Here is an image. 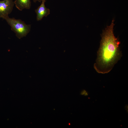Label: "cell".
Returning <instances> with one entry per match:
<instances>
[{
	"instance_id": "obj_6",
	"label": "cell",
	"mask_w": 128,
	"mask_h": 128,
	"mask_svg": "<svg viewBox=\"0 0 128 128\" xmlns=\"http://www.w3.org/2000/svg\"><path fill=\"white\" fill-rule=\"evenodd\" d=\"M34 2L36 3L37 2H41L42 0H32Z\"/></svg>"
},
{
	"instance_id": "obj_2",
	"label": "cell",
	"mask_w": 128,
	"mask_h": 128,
	"mask_svg": "<svg viewBox=\"0 0 128 128\" xmlns=\"http://www.w3.org/2000/svg\"><path fill=\"white\" fill-rule=\"evenodd\" d=\"M10 26L11 30L16 34L17 37L20 39L26 37L30 32L31 24H27L21 19L10 18L8 16L4 19Z\"/></svg>"
},
{
	"instance_id": "obj_5",
	"label": "cell",
	"mask_w": 128,
	"mask_h": 128,
	"mask_svg": "<svg viewBox=\"0 0 128 128\" xmlns=\"http://www.w3.org/2000/svg\"><path fill=\"white\" fill-rule=\"evenodd\" d=\"M14 3L16 7L20 11L24 9H29L31 7L30 0H15Z\"/></svg>"
},
{
	"instance_id": "obj_3",
	"label": "cell",
	"mask_w": 128,
	"mask_h": 128,
	"mask_svg": "<svg viewBox=\"0 0 128 128\" xmlns=\"http://www.w3.org/2000/svg\"><path fill=\"white\" fill-rule=\"evenodd\" d=\"M13 0H0V18L4 19L12 12L14 5Z\"/></svg>"
},
{
	"instance_id": "obj_1",
	"label": "cell",
	"mask_w": 128,
	"mask_h": 128,
	"mask_svg": "<svg viewBox=\"0 0 128 128\" xmlns=\"http://www.w3.org/2000/svg\"><path fill=\"white\" fill-rule=\"evenodd\" d=\"M114 20L107 26L101 35V39L94 67L98 73H107L112 69L121 56L119 39L114 35Z\"/></svg>"
},
{
	"instance_id": "obj_4",
	"label": "cell",
	"mask_w": 128,
	"mask_h": 128,
	"mask_svg": "<svg viewBox=\"0 0 128 128\" xmlns=\"http://www.w3.org/2000/svg\"><path fill=\"white\" fill-rule=\"evenodd\" d=\"M46 0H42L40 5L35 10L37 14V20L38 21L41 20L43 17H46L50 14V9L45 5Z\"/></svg>"
}]
</instances>
